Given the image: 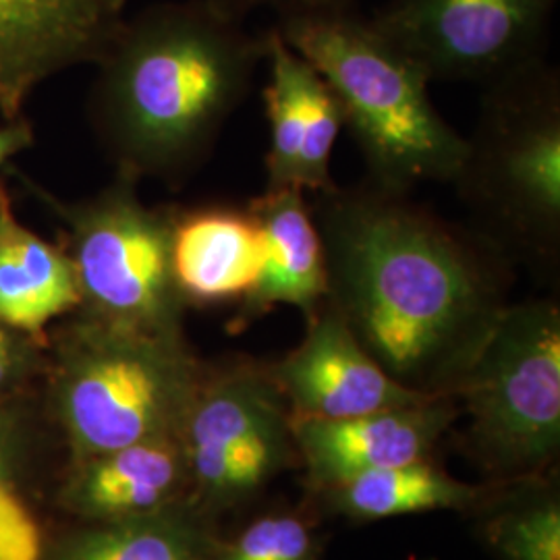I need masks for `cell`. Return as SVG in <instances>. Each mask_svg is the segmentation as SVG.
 I'll return each mask as SVG.
<instances>
[{"label": "cell", "mask_w": 560, "mask_h": 560, "mask_svg": "<svg viewBox=\"0 0 560 560\" xmlns=\"http://www.w3.org/2000/svg\"><path fill=\"white\" fill-rule=\"evenodd\" d=\"M328 301L397 381L453 395L502 310L513 261L471 226L363 179L312 203Z\"/></svg>", "instance_id": "cell-1"}, {"label": "cell", "mask_w": 560, "mask_h": 560, "mask_svg": "<svg viewBox=\"0 0 560 560\" xmlns=\"http://www.w3.org/2000/svg\"><path fill=\"white\" fill-rule=\"evenodd\" d=\"M266 60V34L208 0L122 21L96 62L90 119L115 175L180 187L208 161Z\"/></svg>", "instance_id": "cell-2"}, {"label": "cell", "mask_w": 560, "mask_h": 560, "mask_svg": "<svg viewBox=\"0 0 560 560\" xmlns=\"http://www.w3.org/2000/svg\"><path fill=\"white\" fill-rule=\"evenodd\" d=\"M328 83L360 148L365 180L397 194L453 183L467 140L430 98V78L358 0L293 7L270 25Z\"/></svg>", "instance_id": "cell-3"}, {"label": "cell", "mask_w": 560, "mask_h": 560, "mask_svg": "<svg viewBox=\"0 0 560 560\" xmlns=\"http://www.w3.org/2000/svg\"><path fill=\"white\" fill-rule=\"evenodd\" d=\"M46 347V399L75 463L179 439L203 372L183 332H145L73 312Z\"/></svg>", "instance_id": "cell-4"}, {"label": "cell", "mask_w": 560, "mask_h": 560, "mask_svg": "<svg viewBox=\"0 0 560 560\" xmlns=\"http://www.w3.org/2000/svg\"><path fill=\"white\" fill-rule=\"evenodd\" d=\"M451 185L471 229L536 272L560 264V73L534 62L483 85L480 117Z\"/></svg>", "instance_id": "cell-5"}, {"label": "cell", "mask_w": 560, "mask_h": 560, "mask_svg": "<svg viewBox=\"0 0 560 560\" xmlns=\"http://www.w3.org/2000/svg\"><path fill=\"white\" fill-rule=\"evenodd\" d=\"M25 183L62 224L59 243L80 287L78 314L145 332H183L187 305L171 261L175 206H148L140 180L125 175L78 201Z\"/></svg>", "instance_id": "cell-6"}, {"label": "cell", "mask_w": 560, "mask_h": 560, "mask_svg": "<svg viewBox=\"0 0 560 560\" xmlns=\"http://www.w3.org/2000/svg\"><path fill=\"white\" fill-rule=\"evenodd\" d=\"M453 395L469 436L499 469L536 471L560 446V310L552 300L506 305L460 372Z\"/></svg>", "instance_id": "cell-7"}, {"label": "cell", "mask_w": 560, "mask_h": 560, "mask_svg": "<svg viewBox=\"0 0 560 560\" xmlns=\"http://www.w3.org/2000/svg\"><path fill=\"white\" fill-rule=\"evenodd\" d=\"M179 439L196 499L224 509L231 486H258L287 465L293 448L291 409L268 365L203 363Z\"/></svg>", "instance_id": "cell-8"}, {"label": "cell", "mask_w": 560, "mask_h": 560, "mask_svg": "<svg viewBox=\"0 0 560 560\" xmlns=\"http://www.w3.org/2000/svg\"><path fill=\"white\" fill-rule=\"evenodd\" d=\"M559 0H386L382 34L430 81L488 85L546 59Z\"/></svg>", "instance_id": "cell-9"}, {"label": "cell", "mask_w": 560, "mask_h": 560, "mask_svg": "<svg viewBox=\"0 0 560 560\" xmlns=\"http://www.w3.org/2000/svg\"><path fill=\"white\" fill-rule=\"evenodd\" d=\"M268 368L291 413L307 418H355L442 395L393 378L330 301L307 316L300 345Z\"/></svg>", "instance_id": "cell-10"}, {"label": "cell", "mask_w": 560, "mask_h": 560, "mask_svg": "<svg viewBox=\"0 0 560 560\" xmlns=\"http://www.w3.org/2000/svg\"><path fill=\"white\" fill-rule=\"evenodd\" d=\"M127 0H0V115L23 117L42 81L98 62L122 25Z\"/></svg>", "instance_id": "cell-11"}, {"label": "cell", "mask_w": 560, "mask_h": 560, "mask_svg": "<svg viewBox=\"0 0 560 560\" xmlns=\"http://www.w3.org/2000/svg\"><path fill=\"white\" fill-rule=\"evenodd\" d=\"M266 34L268 75L261 96L270 125L266 187L326 194L332 179V152L345 129L339 101L318 71L280 40Z\"/></svg>", "instance_id": "cell-12"}, {"label": "cell", "mask_w": 560, "mask_h": 560, "mask_svg": "<svg viewBox=\"0 0 560 560\" xmlns=\"http://www.w3.org/2000/svg\"><path fill=\"white\" fill-rule=\"evenodd\" d=\"M455 418L453 395H434L342 420L291 413V436L312 481L328 490L368 471L428 459Z\"/></svg>", "instance_id": "cell-13"}, {"label": "cell", "mask_w": 560, "mask_h": 560, "mask_svg": "<svg viewBox=\"0 0 560 560\" xmlns=\"http://www.w3.org/2000/svg\"><path fill=\"white\" fill-rule=\"evenodd\" d=\"M261 229L247 206H175L171 261L187 307L243 303L260 279Z\"/></svg>", "instance_id": "cell-14"}, {"label": "cell", "mask_w": 560, "mask_h": 560, "mask_svg": "<svg viewBox=\"0 0 560 560\" xmlns=\"http://www.w3.org/2000/svg\"><path fill=\"white\" fill-rule=\"evenodd\" d=\"M247 208L260 224L264 260L260 279L241 303V320H254L277 305L314 314L328 301L330 287L324 241L305 194L264 189Z\"/></svg>", "instance_id": "cell-15"}, {"label": "cell", "mask_w": 560, "mask_h": 560, "mask_svg": "<svg viewBox=\"0 0 560 560\" xmlns=\"http://www.w3.org/2000/svg\"><path fill=\"white\" fill-rule=\"evenodd\" d=\"M187 483L180 439H156L78 460L60 497L71 513L101 523L175 506Z\"/></svg>", "instance_id": "cell-16"}, {"label": "cell", "mask_w": 560, "mask_h": 560, "mask_svg": "<svg viewBox=\"0 0 560 560\" xmlns=\"http://www.w3.org/2000/svg\"><path fill=\"white\" fill-rule=\"evenodd\" d=\"M73 264L60 243L44 240L18 219L0 179V320L40 342L46 328L80 307Z\"/></svg>", "instance_id": "cell-17"}, {"label": "cell", "mask_w": 560, "mask_h": 560, "mask_svg": "<svg viewBox=\"0 0 560 560\" xmlns=\"http://www.w3.org/2000/svg\"><path fill=\"white\" fill-rule=\"evenodd\" d=\"M217 544L168 506L131 520L101 521L57 546L52 560H214Z\"/></svg>", "instance_id": "cell-18"}, {"label": "cell", "mask_w": 560, "mask_h": 560, "mask_svg": "<svg viewBox=\"0 0 560 560\" xmlns=\"http://www.w3.org/2000/svg\"><path fill=\"white\" fill-rule=\"evenodd\" d=\"M326 492L335 509L353 520H386L460 509L480 497L478 488L453 480L428 459L368 471L340 481Z\"/></svg>", "instance_id": "cell-19"}, {"label": "cell", "mask_w": 560, "mask_h": 560, "mask_svg": "<svg viewBox=\"0 0 560 560\" xmlns=\"http://www.w3.org/2000/svg\"><path fill=\"white\" fill-rule=\"evenodd\" d=\"M490 541L506 560H560V506L544 501L492 523Z\"/></svg>", "instance_id": "cell-20"}, {"label": "cell", "mask_w": 560, "mask_h": 560, "mask_svg": "<svg viewBox=\"0 0 560 560\" xmlns=\"http://www.w3.org/2000/svg\"><path fill=\"white\" fill-rule=\"evenodd\" d=\"M316 541L305 521L293 515H268L254 521L224 546L214 560H312Z\"/></svg>", "instance_id": "cell-21"}, {"label": "cell", "mask_w": 560, "mask_h": 560, "mask_svg": "<svg viewBox=\"0 0 560 560\" xmlns=\"http://www.w3.org/2000/svg\"><path fill=\"white\" fill-rule=\"evenodd\" d=\"M46 342L0 320V399L21 397L44 374Z\"/></svg>", "instance_id": "cell-22"}, {"label": "cell", "mask_w": 560, "mask_h": 560, "mask_svg": "<svg viewBox=\"0 0 560 560\" xmlns=\"http://www.w3.org/2000/svg\"><path fill=\"white\" fill-rule=\"evenodd\" d=\"M0 560H42L40 527L15 486L0 490Z\"/></svg>", "instance_id": "cell-23"}, {"label": "cell", "mask_w": 560, "mask_h": 560, "mask_svg": "<svg viewBox=\"0 0 560 560\" xmlns=\"http://www.w3.org/2000/svg\"><path fill=\"white\" fill-rule=\"evenodd\" d=\"M27 425L21 397L0 399V490L15 486L20 471Z\"/></svg>", "instance_id": "cell-24"}, {"label": "cell", "mask_w": 560, "mask_h": 560, "mask_svg": "<svg viewBox=\"0 0 560 560\" xmlns=\"http://www.w3.org/2000/svg\"><path fill=\"white\" fill-rule=\"evenodd\" d=\"M219 11L226 13L229 18L245 21L252 13L260 9H272L275 13L293 9V7H310V4H326V2H347V0H208Z\"/></svg>", "instance_id": "cell-25"}, {"label": "cell", "mask_w": 560, "mask_h": 560, "mask_svg": "<svg viewBox=\"0 0 560 560\" xmlns=\"http://www.w3.org/2000/svg\"><path fill=\"white\" fill-rule=\"evenodd\" d=\"M36 141L32 122L21 117L18 120H4L0 127V168L21 154L23 150L32 148Z\"/></svg>", "instance_id": "cell-26"}]
</instances>
